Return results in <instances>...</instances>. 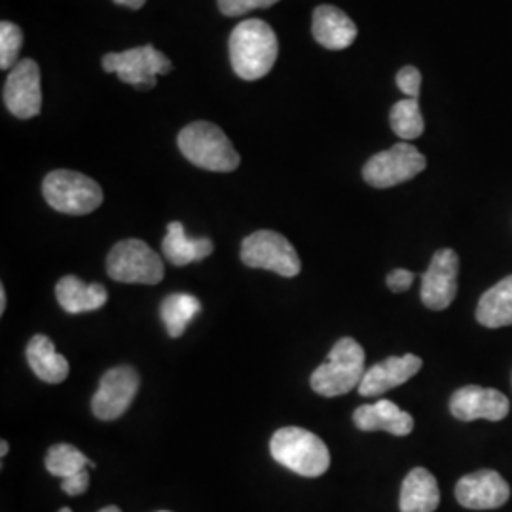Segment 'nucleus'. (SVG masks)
Masks as SVG:
<instances>
[{"mask_svg":"<svg viewBox=\"0 0 512 512\" xmlns=\"http://www.w3.org/2000/svg\"><path fill=\"white\" fill-rule=\"evenodd\" d=\"M279 44L274 29L262 19H245L230 35L232 69L243 80H258L274 69Z\"/></svg>","mask_w":512,"mask_h":512,"instance_id":"nucleus-1","label":"nucleus"},{"mask_svg":"<svg viewBox=\"0 0 512 512\" xmlns=\"http://www.w3.org/2000/svg\"><path fill=\"white\" fill-rule=\"evenodd\" d=\"M272 458L306 478L325 475L330 467V452L327 444L315 433L302 427H283L275 431L270 440Z\"/></svg>","mask_w":512,"mask_h":512,"instance_id":"nucleus-2","label":"nucleus"},{"mask_svg":"<svg viewBox=\"0 0 512 512\" xmlns=\"http://www.w3.org/2000/svg\"><path fill=\"white\" fill-rule=\"evenodd\" d=\"M365 349L353 338H340L329 359L311 374V389L321 397H340L359 387L365 376Z\"/></svg>","mask_w":512,"mask_h":512,"instance_id":"nucleus-3","label":"nucleus"},{"mask_svg":"<svg viewBox=\"0 0 512 512\" xmlns=\"http://www.w3.org/2000/svg\"><path fill=\"white\" fill-rule=\"evenodd\" d=\"M177 145L184 158L196 167L217 173L236 171L241 158L226 133L211 122H194L179 133Z\"/></svg>","mask_w":512,"mask_h":512,"instance_id":"nucleus-4","label":"nucleus"},{"mask_svg":"<svg viewBox=\"0 0 512 512\" xmlns=\"http://www.w3.org/2000/svg\"><path fill=\"white\" fill-rule=\"evenodd\" d=\"M42 194L48 205L63 215H90L103 203V190L92 177L57 169L46 175Z\"/></svg>","mask_w":512,"mask_h":512,"instance_id":"nucleus-5","label":"nucleus"},{"mask_svg":"<svg viewBox=\"0 0 512 512\" xmlns=\"http://www.w3.org/2000/svg\"><path fill=\"white\" fill-rule=\"evenodd\" d=\"M107 272L114 281L158 285L164 279V260L141 239H124L110 249Z\"/></svg>","mask_w":512,"mask_h":512,"instance_id":"nucleus-6","label":"nucleus"},{"mask_svg":"<svg viewBox=\"0 0 512 512\" xmlns=\"http://www.w3.org/2000/svg\"><path fill=\"white\" fill-rule=\"evenodd\" d=\"M241 260L249 268L268 270L281 277H296L302 270L293 243L272 230H258L243 239Z\"/></svg>","mask_w":512,"mask_h":512,"instance_id":"nucleus-7","label":"nucleus"},{"mask_svg":"<svg viewBox=\"0 0 512 512\" xmlns=\"http://www.w3.org/2000/svg\"><path fill=\"white\" fill-rule=\"evenodd\" d=\"M103 69L107 73L118 74V78L129 86L148 92L156 86L158 76L173 71V65L167 55L156 50L152 44H145L128 52L105 55Z\"/></svg>","mask_w":512,"mask_h":512,"instance_id":"nucleus-8","label":"nucleus"},{"mask_svg":"<svg viewBox=\"0 0 512 512\" xmlns=\"http://www.w3.org/2000/svg\"><path fill=\"white\" fill-rule=\"evenodd\" d=\"M425 165L427 160L418 148L399 143L372 156L363 167V179L374 188H393L418 177Z\"/></svg>","mask_w":512,"mask_h":512,"instance_id":"nucleus-9","label":"nucleus"},{"mask_svg":"<svg viewBox=\"0 0 512 512\" xmlns=\"http://www.w3.org/2000/svg\"><path fill=\"white\" fill-rule=\"evenodd\" d=\"M141 385L139 372L133 366H114L99 382L93 395V416L103 421L118 420L128 412Z\"/></svg>","mask_w":512,"mask_h":512,"instance_id":"nucleus-10","label":"nucleus"},{"mask_svg":"<svg viewBox=\"0 0 512 512\" xmlns=\"http://www.w3.org/2000/svg\"><path fill=\"white\" fill-rule=\"evenodd\" d=\"M459 256L452 249L437 251L421 277V300L429 310H446L458 294Z\"/></svg>","mask_w":512,"mask_h":512,"instance_id":"nucleus-11","label":"nucleus"},{"mask_svg":"<svg viewBox=\"0 0 512 512\" xmlns=\"http://www.w3.org/2000/svg\"><path fill=\"white\" fill-rule=\"evenodd\" d=\"M4 105L19 120H29L40 114L42 90L37 61L21 59L10 71L4 84Z\"/></svg>","mask_w":512,"mask_h":512,"instance_id":"nucleus-12","label":"nucleus"},{"mask_svg":"<svg viewBox=\"0 0 512 512\" xmlns=\"http://www.w3.org/2000/svg\"><path fill=\"white\" fill-rule=\"evenodd\" d=\"M511 497L505 478L495 471H476L463 476L456 486L459 505L473 511H490L503 507Z\"/></svg>","mask_w":512,"mask_h":512,"instance_id":"nucleus-13","label":"nucleus"},{"mask_svg":"<svg viewBox=\"0 0 512 512\" xmlns=\"http://www.w3.org/2000/svg\"><path fill=\"white\" fill-rule=\"evenodd\" d=\"M450 412L461 421H499L509 414V399L497 389L465 385L452 395Z\"/></svg>","mask_w":512,"mask_h":512,"instance_id":"nucleus-14","label":"nucleus"},{"mask_svg":"<svg viewBox=\"0 0 512 512\" xmlns=\"http://www.w3.org/2000/svg\"><path fill=\"white\" fill-rule=\"evenodd\" d=\"M423 366L418 355L406 353L403 357H389L378 365L370 366L363 376V382L357 387L361 397H378L387 391L406 384L414 378Z\"/></svg>","mask_w":512,"mask_h":512,"instance_id":"nucleus-15","label":"nucleus"},{"mask_svg":"<svg viewBox=\"0 0 512 512\" xmlns=\"http://www.w3.org/2000/svg\"><path fill=\"white\" fill-rule=\"evenodd\" d=\"M353 421L361 431H385L395 437H406L414 429V418L391 401L359 406L353 412Z\"/></svg>","mask_w":512,"mask_h":512,"instance_id":"nucleus-16","label":"nucleus"},{"mask_svg":"<svg viewBox=\"0 0 512 512\" xmlns=\"http://www.w3.org/2000/svg\"><path fill=\"white\" fill-rule=\"evenodd\" d=\"M313 37L327 50H344L357 38V25L336 6L323 4L313 12Z\"/></svg>","mask_w":512,"mask_h":512,"instance_id":"nucleus-17","label":"nucleus"},{"mask_svg":"<svg viewBox=\"0 0 512 512\" xmlns=\"http://www.w3.org/2000/svg\"><path fill=\"white\" fill-rule=\"evenodd\" d=\"M57 302L67 313H88V311L101 310L109 293L99 283H84L76 275H65L55 285Z\"/></svg>","mask_w":512,"mask_h":512,"instance_id":"nucleus-18","label":"nucleus"},{"mask_svg":"<svg viewBox=\"0 0 512 512\" xmlns=\"http://www.w3.org/2000/svg\"><path fill=\"white\" fill-rule=\"evenodd\" d=\"M25 355L35 376L46 384H61L67 380L71 372L69 361L61 353H57L54 342L44 334H37L31 338Z\"/></svg>","mask_w":512,"mask_h":512,"instance_id":"nucleus-19","label":"nucleus"},{"mask_svg":"<svg viewBox=\"0 0 512 512\" xmlns=\"http://www.w3.org/2000/svg\"><path fill=\"white\" fill-rule=\"evenodd\" d=\"M439 503L437 478L423 467L410 471L401 488V512H435L439 509Z\"/></svg>","mask_w":512,"mask_h":512,"instance_id":"nucleus-20","label":"nucleus"},{"mask_svg":"<svg viewBox=\"0 0 512 512\" xmlns=\"http://www.w3.org/2000/svg\"><path fill=\"white\" fill-rule=\"evenodd\" d=\"M164 256L173 266H186L190 262H200L213 255L215 245L207 238H188L183 222H169L167 234L162 241Z\"/></svg>","mask_w":512,"mask_h":512,"instance_id":"nucleus-21","label":"nucleus"},{"mask_svg":"<svg viewBox=\"0 0 512 512\" xmlns=\"http://www.w3.org/2000/svg\"><path fill=\"white\" fill-rule=\"evenodd\" d=\"M476 321L488 329H501L512 325V275H507L494 285L490 291L482 294Z\"/></svg>","mask_w":512,"mask_h":512,"instance_id":"nucleus-22","label":"nucleus"},{"mask_svg":"<svg viewBox=\"0 0 512 512\" xmlns=\"http://www.w3.org/2000/svg\"><path fill=\"white\" fill-rule=\"evenodd\" d=\"M202 311V302L192 294L177 293L165 296L160 304V317L169 338H181L192 319Z\"/></svg>","mask_w":512,"mask_h":512,"instance_id":"nucleus-23","label":"nucleus"},{"mask_svg":"<svg viewBox=\"0 0 512 512\" xmlns=\"http://www.w3.org/2000/svg\"><path fill=\"white\" fill-rule=\"evenodd\" d=\"M44 463L48 473L59 476L61 480L78 475L88 467L95 469V463L86 458L73 444H55L48 450Z\"/></svg>","mask_w":512,"mask_h":512,"instance_id":"nucleus-24","label":"nucleus"},{"mask_svg":"<svg viewBox=\"0 0 512 512\" xmlns=\"http://www.w3.org/2000/svg\"><path fill=\"white\" fill-rule=\"evenodd\" d=\"M389 124H391V129L395 131V135H399L404 141L418 139L421 133H423V129H425V122H423V116H421L418 99L399 101L391 109Z\"/></svg>","mask_w":512,"mask_h":512,"instance_id":"nucleus-25","label":"nucleus"},{"mask_svg":"<svg viewBox=\"0 0 512 512\" xmlns=\"http://www.w3.org/2000/svg\"><path fill=\"white\" fill-rule=\"evenodd\" d=\"M21 46H23V33L18 25L12 21H2L0 23V67L4 71L14 69L18 65Z\"/></svg>","mask_w":512,"mask_h":512,"instance_id":"nucleus-26","label":"nucleus"},{"mask_svg":"<svg viewBox=\"0 0 512 512\" xmlns=\"http://www.w3.org/2000/svg\"><path fill=\"white\" fill-rule=\"evenodd\" d=\"M277 2L279 0H219V8L224 16L236 18V16L249 14L258 8H270Z\"/></svg>","mask_w":512,"mask_h":512,"instance_id":"nucleus-27","label":"nucleus"},{"mask_svg":"<svg viewBox=\"0 0 512 512\" xmlns=\"http://www.w3.org/2000/svg\"><path fill=\"white\" fill-rule=\"evenodd\" d=\"M397 86H399V90L404 95H408V99H418L421 86L420 71L416 67H412V65L403 67L399 74H397Z\"/></svg>","mask_w":512,"mask_h":512,"instance_id":"nucleus-28","label":"nucleus"},{"mask_svg":"<svg viewBox=\"0 0 512 512\" xmlns=\"http://www.w3.org/2000/svg\"><path fill=\"white\" fill-rule=\"evenodd\" d=\"M414 279H416V275L408 272V270H393L385 277V283L393 293H404L412 287Z\"/></svg>","mask_w":512,"mask_h":512,"instance_id":"nucleus-29","label":"nucleus"},{"mask_svg":"<svg viewBox=\"0 0 512 512\" xmlns=\"http://www.w3.org/2000/svg\"><path fill=\"white\" fill-rule=\"evenodd\" d=\"M88 486H90V473H88V469L78 473V475L71 476V478H65L61 482V490L67 495H73V497L84 494L88 490Z\"/></svg>","mask_w":512,"mask_h":512,"instance_id":"nucleus-30","label":"nucleus"},{"mask_svg":"<svg viewBox=\"0 0 512 512\" xmlns=\"http://www.w3.org/2000/svg\"><path fill=\"white\" fill-rule=\"evenodd\" d=\"M112 2H116L120 6H126V8H131V10H139V8L145 6L147 0H112Z\"/></svg>","mask_w":512,"mask_h":512,"instance_id":"nucleus-31","label":"nucleus"},{"mask_svg":"<svg viewBox=\"0 0 512 512\" xmlns=\"http://www.w3.org/2000/svg\"><path fill=\"white\" fill-rule=\"evenodd\" d=\"M4 311H6V289L4 285H0V313L4 315Z\"/></svg>","mask_w":512,"mask_h":512,"instance_id":"nucleus-32","label":"nucleus"},{"mask_svg":"<svg viewBox=\"0 0 512 512\" xmlns=\"http://www.w3.org/2000/svg\"><path fill=\"white\" fill-rule=\"evenodd\" d=\"M8 450H10V446H8V442L6 440H2L0 442V458H6V454H8Z\"/></svg>","mask_w":512,"mask_h":512,"instance_id":"nucleus-33","label":"nucleus"},{"mask_svg":"<svg viewBox=\"0 0 512 512\" xmlns=\"http://www.w3.org/2000/svg\"><path fill=\"white\" fill-rule=\"evenodd\" d=\"M99 512H122L118 507H114V505H109V507H105V509H101Z\"/></svg>","mask_w":512,"mask_h":512,"instance_id":"nucleus-34","label":"nucleus"},{"mask_svg":"<svg viewBox=\"0 0 512 512\" xmlns=\"http://www.w3.org/2000/svg\"><path fill=\"white\" fill-rule=\"evenodd\" d=\"M59 512H73L69 507H63V509H59Z\"/></svg>","mask_w":512,"mask_h":512,"instance_id":"nucleus-35","label":"nucleus"},{"mask_svg":"<svg viewBox=\"0 0 512 512\" xmlns=\"http://www.w3.org/2000/svg\"><path fill=\"white\" fill-rule=\"evenodd\" d=\"M162 512H165V511H162Z\"/></svg>","mask_w":512,"mask_h":512,"instance_id":"nucleus-36","label":"nucleus"}]
</instances>
